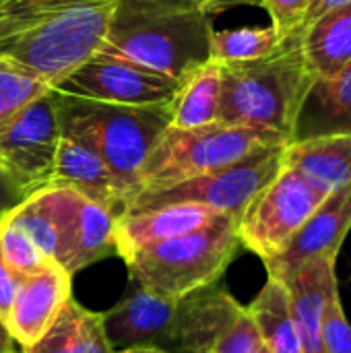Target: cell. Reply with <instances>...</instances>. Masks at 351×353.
Segmentation results:
<instances>
[{"label": "cell", "instance_id": "18", "mask_svg": "<svg viewBox=\"0 0 351 353\" xmlns=\"http://www.w3.org/2000/svg\"><path fill=\"white\" fill-rule=\"evenodd\" d=\"M281 161L329 192L351 186V134L292 141L283 147Z\"/></svg>", "mask_w": 351, "mask_h": 353}, {"label": "cell", "instance_id": "11", "mask_svg": "<svg viewBox=\"0 0 351 353\" xmlns=\"http://www.w3.org/2000/svg\"><path fill=\"white\" fill-rule=\"evenodd\" d=\"M351 230V186L333 190L308 221L296 232L288 246L265 261L269 277L281 279L296 267L325 259L337 263V254Z\"/></svg>", "mask_w": 351, "mask_h": 353}, {"label": "cell", "instance_id": "19", "mask_svg": "<svg viewBox=\"0 0 351 353\" xmlns=\"http://www.w3.org/2000/svg\"><path fill=\"white\" fill-rule=\"evenodd\" d=\"M351 134V64L335 77L317 79L298 116L294 141Z\"/></svg>", "mask_w": 351, "mask_h": 353}, {"label": "cell", "instance_id": "15", "mask_svg": "<svg viewBox=\"0 0 351 353\" xmlns=\"http://www.w3.org/2000/svg\"><path fill=\"white\" fill-rule=\"evenodd\" d=\"M219 215L223 213L197 203H176L137 213H120L114 219L116 254L126 261L149 244L205 228Z\"/></svg>", "mask_w": 351, "mask_h": 353}, {"label": "cell", "instance_id": "9", "mask_svg": "<svg viewBox=\"0 0 351 353\" xmlns=\"http://www.w3.org/2000/svg\"><path fill=\"white\" fill-rule=\"evenodd\" d=\"M60 134L54 89L0 126V168L25 196L50 186Z\"/></svg>", "mask_w": 351, "mask_h": 353}, {"label": "cell", "instance_id": "34", "mask_svg": "<svg viewBox=\"0 0 351 353\" xmlns=\"http://www.w3.org/2000/svg\"><path fill=\"white\" fill-rule=\"evenodd\" d=\"M348 2H351V0H310L308 12H306V21H304V27H306L308 23H312L314 19H319L321 14H325L327 10L337 8V6L348 4Z\"/></svg>", "mask_w": 351, "mask_h": 353}, {"label": "cell", "instance_id": "17", "mask_svg": "<svg viewBox=\"0 0 351 353\" xmlns=\"http://www.w3.org/2000/svg\"><path fill=\"white\" fill-rule=\"evenodd\" d=\"M292 306V316L302 343V353H325L321 341L323 316L331 300L339 296L335 263L317 259L308 261L281 277Z\"/></svg>", "mask_w": 351, "mask_h": 353}, {"label": "cell", "instance_id": "29", "mask_svg": "<svg viewBox=\"0 0 351 353\" xmlns=\"http://www.w3.org/2000/svg\"><path fill=\"white\" fill-rule=\"evenodd\" d=\"M321 341L325 353H351V325L343 312L341 298L337 296L325 310Z\"/></svg>", "mask_w": 351, "mask_h": 353}, {"label": "cell", "instance_id": "24", "mask_svg": "<svg viewBox=\"0 0 351 353\" xmlns=\"http://www.w3.org/2000/svg\"><path fill=\"white\" fill-rule=\"evenodd\" d=\"M114 219H116V215L110 209H106L77 192L72 246H70L68 263L64 267L70 275L106 259L108 254L116 252Z\"/></svg>", "mask_w": 351, "mask_h": 353}, {"label": "cell", "instance_id": "5", "mask_svg": "<svg viewBox=\"0 0 351 353\" xmlns=\"http://www.w3.org/2000/svg\"><path fill=\"white\" fill-rule=\"evenodd\" d=\"M238 219L223 213L205 228L141 248L124 261L130 279L139 288L170 300L213 285L242 246Z\"/></svg>", "mask_w": 351, "mask_h": 353}, {"label": "cell", "instance_id": "16", "mask_svg": "<svg viewBox=\"0 0 351 353\" xmlns=\"http://www.w3.org/2000/svg\"><path fill=\"white\" fill-rule=\"evenodd\" d=\"M50 186L70 188L114 215H120L128 203L101 155L89 143L68 134H60Z\"/></svg>", "mask_w": 351, "mask_h": 353}, {"label": "cell", "instance_id": "23", "mask_svg": "<svg viewBox=\"0 0 351 353\" xmlns=\"http://www.w3.org/2000/svg\"><path fill=\"white\" fill-rule=\"evenodd\" d=\"M246 310L252 316L267 352L302 353V343L298 337L290 296L283 281L269 277L261 294Z\"/></svg>", "mask_w": 351, "mask_h": 353}, {"label": "cell", "instance_id": "26", "mask_svg": "<svg viewBox=\"0 0 351 353\" xmlns=\"http://www.w3.org/2000/svg\"><path fill=\"white\" fill-rule=\"evenodd\" d=\"M50 89L37 74L0 58V126Z\"/></svg>", "mask_w": 351, "mask_h": 353}, {"label": "cell", "instance_id": "4", "mask_svg": "<svg viewBox=\"0 0 351 353\" xmlns=\"http://www.w3.org/2000/svg\"><path fill=\"white\" fill-rule=\"evenodd\" d=\"M56 101L60 132L89 143L108 163L130 203L143 190L141 178L151 149L170 126L172 101L124 105L58 91Z\"/></svg>", "mask_w": 351, "mask_h": 353}, {"label": "cell", "instance_id": "7", "mask_svg": "<svg viewBox=\"0 0 351 353\" xmlns=\"http://www.w3.org/2000/svg\"><path fill=\"white\" fill-rule=\"evenodd\" d=\"M283 147L285 145H265L232 165L182 180L166 188L143 190L126 205L122 213H137L176 203H197L219 213L240 217L248 203L279 174L283 165Z\"/></svg>", "mask_w": 351, "mask_h": 353}, {"label": "cell", "instance_id": "10", "mask_svg": "<svg viewBox=\"0 0 351 353\" xmlns=\"http://www.w3.org/2000/svg\"><path fill=\"white\" fill-rule=\"evenodd\" d=\"M180 83L168 74L103 54H93L68 72L54 91L108 103L149 105L172 101Z\"/></svg>", "mask_w": 351, "mask_h": 353}, {"label": "cell", "instance_id": "25", "mask_svg": "<svg viewBox=\"0 0 351 353\" xmlns=\"http://www.w3.org/2000/svg\"><path fill=\"white\" fill-rule=\"evenodd\" d=\"M277 31L269 27H236L211 31L209 58L219 64L248 62L273 54L281 46Z\"/></svg>", "mask_w": 351, "mask_h": 353}, {"label": "cell", "instance_id": "2", "mask_svg": "<svg viewBox=\"0 0 351 353\" xmlns=\"http://www.w3.org/2000/svg\"><path fill=\"white\" fill-rule=\"evenodd\" d=\"M211 17L190 0H116L95 54L132 62L182 83L209 58Z\"/></svg>", "mask_w": 351, "mask_h": 353}, {"label": "cell", "instance_id": "1", "mask_svg": "<svg viewBox=\"0 0 351 353\" xmlns=\"http://www.w3.org/2000/svg\"><path fill=\"white\" fill-rule=\"evenodd\" d=\"M116 0H0V58L52 89L101 46Z\"/></svg>", "mask_w": 351, "mask_h": 353}, {"label": "cell", "instance_id": "14", "mask_svg": "<svg viewBox=\"0 0 351 353\" xmlns=\"http://www.w3.org/2000/svg\"><path fill=\"white\" fill-rule=\"evenodd\" d=\"M176 300L161 298L143 288L132 290L112 310L103 312V331L114 352L130 347L166 350L174 321Z\"/></svg>", "mask_w": 351, "mask_h": 353}, {"label": "cell", "instance_id": "36", "mask_svg": "<svg viewBox=\"0 0 351 353\" xmlns=\"http://www.w3.org/2000/svg\"><path fill=\"white\" fill-rule=\"evenodd\" d=\"M261 353H269V352H267V350H263V352H261Z\"/></svg>", "mask_w": 351, "mask_h": 353}, {"label": "cell", "instance_id": "8", "mask_svg": "<svg viewBox=\"0 0 351 353\" xmlns=\"http://www.w3.org/2000/svg\"><path fill=\"white\" fill-rule=\"evenodd\" d=\"M331 192L290 165L248 203L238 219L240 244L265 261L281 252Z\"/></svg>", "mask_w": 351, "mask_h": 353}, {"label": "cell", "instance_id": "30", "mask_svg": "<svg viewBox=\"0 0 351 353\" xmlns=\"http://www.w3.org/2000/svg\"><path fill=\"white\" fill-rule=\"evenodd\" d=\"M310 0H261V6L271 17V27L281 39L304 29Z\"/></svg>", "mask_w": 351, "mask_h": 353}, {"label": "cell", "instance_id": "13", "mask_svg": "<svg viewBox=\"0 0 351 353\" xmlns=\"http://www.w3.org/2000/svg\"><path fill=\"white\" fill-rule=\"evenodd\" d=\"M242 308L225 290L215 288V283L176 300L163 352L211 353Z\"/></svg>", "mask_w": 351, "mask_h": 353}, {"label": "cell", "instance_id": "6", "mask_svg": "<svg viewBox=\"0 0 351 353\" xmlns=\"http://www.w3.org/2000/svg\"><path fill=\"white\" fill-rule=\"evenodd\" d=\"M265 145H288V141L267 128L225 124L219 120L184 130L168 126L143 168V190L166 188L232 165Z\"/></svg>", "mask_w": 351, "mask_h": 353}, {"label": "cell", "instance_id": "27", "mask_svg": "<svg viewBox=\"0 0 351 353\" xmlns=\"http://www.w3.org/2000/svg\"><path fill=\"white\" fill-rule=\"evenodd\" d=\"M0 259L17 275H27L43 265L46 256L31 238L17 228L6 215L0 219Z\"/></svg>", "mask_w": 351, "mask_h": 353}, {"label": "cell", "instance_id": "32", "mask_svg": "<svg viewBox=\"0 0 351 353\" xmlns=\"http://www.w3.org/2000/svg\"><path fill=\"white\" fill-rule=\"evenodd\" d=\"M27 196L23 194V190L4 174V170L0 168V219L12 211L19 203H23Z\"/></svg>", "mask_w": 351, "mask_h": 353}, {"label": "cell", "instance_id": "21", "mask_svg": "<svg viewBox=\"0 0 351 353\" xmlns=\"http://www.w3.org/2000/svg\"><path fill=\"white\" fill-rule=\"evenodd\" d=\"M25 353H114V350L103 331V316L70 298L46 335L25 347Z\"/></svg>", "mask_w": 351, "mask_h": 353}, {"label": "cell", "instance_id": "22", "mask_svg": "<svg viewBox=\"0 0 351 353\" xmlns=\"http://www.w3.org/2000/svg\"><path fill=\"white\" fill-rule=\"evenodd\" d=\"M221 95V64L207 60L192 70L172 99L170 128H199L217 120Z\"/></svg>", "mask_w": 351, "mask_h": 353}, {"label": "cell", "instance_id": "20", "mask_svg": "<svg viewBox=\"0 0 351 353\" xmlns=\"http://www.w3.org/2000/svg\"><path fill=\"white\" fill-rule=\"evenodd\" d=\"M302 48L317 79H329L345 70L351 64V2L308 23Z\"/></svg>", "mask_w": 351, "mask_h": 353}, {"label": "cell", "instance_id": "35", "mask_svg": "<svg viewBox=\"0 0 351 353\" xmlns=\"http://www.w3.org/2000/svg\"><path fill=\"white\" fill-rule=\"evenodd\" d=\"M114 353H168L161 352V350H155V347H130V350H122V352Z\"/></svg>", "mask_w": 351, "mask_h": 353}, {"label": "cell", "instance_id": "12", "mask_svg": "<svg viewBox=\"0 0 351 353\" xmlns=\"http://www.w3.org/2000/svg\"><path fill=\"white\" fill-rule=\"evenodd\" d=\"M70 277L52 259H46L35 271L23 275L4 323L6 333L23 347L37 343L70 300Z\"/></svg>", "mask_w": 351, "mask_h": 353}, {"label": "cell", "instance_id": "31", "mask_svg": "<svg viewBox=\"0 0 351 353\" xmlns=\"http://www.w3.org/2000/svg\"><path fill=\"white\" fill-rule=\"evenodd\" d=\"M21 277H23V275H17L14 271H10V269L2 263V259H0V323H2V325H4L6 319H8V312H10L14 294H17V290H19Z\"/></svg>", "mask_w": 351, "mask_h": 353}, {"label": "cell", "instance_id": "33", "mask_svg": "<svg viewBox=\"0 0 351 353\" xmlns=\"http://www.w3.org/2000/svg\"><path fill=\"white\" fill-rule=\"evenodd\" d=\"M190 2H194L211 19L238 6H261V0H190Z\"/></svg>", "mask_w": 351, "mask_h": 353}, {"label": "cell", "instance_id": "28", "mask_svg": "<svg viewBox=\"0 0 351 353\" xmlns=\"http://www.w3.org/2000/svg\"><path fill=\"white\" fill-rule=\"evenodd\" d=\"M265 350L261 333L246 308L238 312L234 323L219 337L211 353H261Z\"/></svg>", "mask_w": 351, "mask_h": 353}, {"label": "cell", "instance_id": "3", "mask_svg": "<svg viewBox=\"0 0 351 353\" xmlns=\"http://www.w3.org/2000/svg\"><path fill=\"white\" fill-rule=\"evenodd\" d=\"M302 35L304 29L285 37L265 58L221 64L219 122L259 126L288 143L294 141L300 110L317 81L304 56Z\"/></svg>", "mask_w": 351, "mask_h": 353}]
</instances>
